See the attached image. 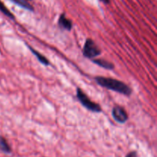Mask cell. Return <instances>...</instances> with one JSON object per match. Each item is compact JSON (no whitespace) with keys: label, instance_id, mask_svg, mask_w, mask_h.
Returning <instances> with one entry per match:
<instances>
[{"label":"cell","instance_id":"8992f818","mask_svg":"<svg viewBox=\"0 0 157 157\" xmlns=\"http://www.w3.org/2000/svg\"><path fill=\"white\" fill-rule=\"evenodd\" d=\"M26 46L28 47V48H29V50L31 51V52H32V53L33 54L35 57H36V58L38 59V61H39L41 64H42L43 65H44V66L50 65V62H49L48 59L46 57H44V55H41V53H39L38 52H37L36 50H35L33 48L31 47V46L29 45V44H26Z\"/></svg>","mask_w":157,"mask_h":157},{"label":"cell","instance_id":"6da1fadb","mask_svg":"<svg viewBox=\"0 0 157 157\" xmlns=\"http://www.w3.org/2000/svg\"><path fill=\"white\" fill-rule=\"evenodd\" d=\"M94 79L95 81L100 86L106 89H108V90L117 92V93L121 94L127 97L130 96L133 93L132 88L130 86L117 79L102 76L96 77Z\"/></svg>","mask_w":157,"mask_h":157},{"label":"cell","instance_id":"52a82bcc","mask_svg":"<svg viewBox=\"0 0 157 157\" xmlns=\"http://www.w3.org/2000/svg\"><path fill=\"white\" fill-rule=\"evenodd\" d=\"M91 61L93 63H94L97 65L100 66L101 67H103L104 69H107V70H113L114 68V64L113 63L110 62V61H107L106 60L104 59H92Z\"/></svg>","mask_w":157,"mask_h":157},{"label":"cell","instance_id":"ba28073f","mask_svg":"<svg viewBox=\"0 0 157 157\" xmlns=\"http://www.w3.org/2000/svg\"><path fill=\"white\" fill-rule=\"evenodd\" d=\"M0 150L5 153H11L12 150L9 144L3 136H0Z\"/></svg>","mask_w":157,"mask_h":157},{"label":"cell","instance_id":"277c9868","mask_svg":"<svg viewBox=\"0 0 157 157\" xmlns=\"http://www.w3.org/2000/svg\"><path fill=\"white\" fill-rule=\"evenodd\" d=\"M112 117L116 122L119 124H125L128 121V114L124 107L117 105L113 107L112 110Z\"/></svg>","mask_w":157,"mask_h":157},{"label":"cell","instance_id":"30bf717a","mask_svg":"<svg viewBox=\"0 0 157 157\" xmlns=\"http://www.w3.org/2000/svg\"><path fill=\"white\" fill-rule=\"evenodd\" d=\"M0 12H2L5 15H6L7 17H9V18H12V19H14V15L6 7L4 4L0 1Z\"/></svg>","mask_w":157,"mask_h":157},{"label":"cell","instance_id":"7a4b0ae2","mask_svg":"<svg viewBox=\"0 0 157 157\" xmlns=\"http://www.w3.org/2000/svg\"><path fill=\"white\" fill-rule=\"evenodd\" d=\"M76 97L77 99L80 101L83 107H85L89 111L94 112V113H101L102 111V108L101 106L97 103L92 101L87 97V95L79 87L77 88Z\"/></svg>","mask_w":157,"mask_h":157},{"label":"cell","instance_id":"9c48e42d","mask_svg":"<svg viewBox=\"0 0 157 157\" xmlns=\"http://www.w3.org/2000/svg\"><path fill=\"white\" fill-rule=\"evenodd\" d=\"M12 2H13L14 3H15L16 5H18L20 7L23 8V9H26V10L29 11H33V7L29 4V2L25 1V0H11Z\"/></svg>","mask_w":157,"mask_h":157},{"label":"cell","instance_id":"8fae6325","mask_svg":"<svg viewBox=\"0 0 157 157\" xmlns=\"http://www.w3.org/2000/svg\"><path fill=\"white\" fill-rule=\"evenodd\" d=\"M126 157H137V153L136 151H132L129 153Z\"/></svg>","mask_w":157,"mask_h":157},{"label":"cell","instance_id":"7c38bea8","mask_svg":"<svg viewBox=\"0 0 157 157\" xmlns=\"http://www.w3.org/2000/svg\"><path fill=\"white\" fill-rule=\"evenodd\" d=\"M101 1L103 2L104 3H105V4H107V3H109L110 0H101Z\"/></svg>","mask_w":157,"mask_h":157},{"label":"cell","instance_id":"3957f363","mask_svg":"<svg viewBox=\"0 0 157 157\" xmlns=\"http://www.w3.org/2000/svg\"><path fill=\"white\" fill-rule=\"evenodd\" d=\"M82 53L85 58L92 60L101 55V50L97 45L96 43L94 41V40H92L91 38H87L84 42Z\"/></svg>","mask_w":157,"mask_h":157},{"label":"cell","instance_id":"5b68a950","mask_svg":"<svg viewBox=\"0 0 157 157\" xmlns=\"http://www.w3.org/2000/svg\"><path fill=\"white\" fill-rule=\"evenodd\" d=\"M58 26L61 29L67 31H71L72 29V21L66 17L65 14H61L58 18Z\"/></svg>","mask_w":157,"mask_h":157}]
</instances>
